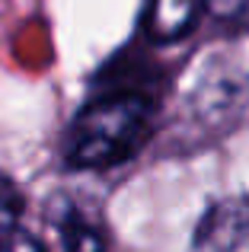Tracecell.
<instances>
[{
    "instance_id": "cell-7",
    "label": "cell",
    "mask_w": 249,
    "mask_h": 252,
    "mask_svg": "<svg viewBox=\"0 0 249 252\" xmlns=\"http://www.w3.org/2000/svg\"><path fill=\"white\" fill-rule=\"evenodd\" d=\"M0 252H42L35 236L23 233V230H13L10 236H3L0 240Z\"/></svg>"
},
{
    "instance_id": "cell-2",
    "label": "cell",
    "mask_w": 249,
    "mask_h": 252,
    "mask_svg": "<svg viewBox=\"0 0 249 252\" xmlns=\"http://www.w3.org/2000/svg\"><path fill=\"white\" fill-rule=\"evenodd\" d=\"M192 252H249V201H218L198 220Z\"/></svg>"
},
{
    "instance_id": "cell-3",
    "label": "cell",
    "mask_w": 249,
    "mask_h": 252,
    "mask_svg": "<svg viewBox=\"0 0 249 252\" xmlns=\"http://www.w3.org/2000/svg\"><path fill=\"white\" fill-rule=\"evenodd\" d=\"M201 6H205V0H147V13H144L147 35L156 42L182 38L198 19Z\"/></svg>"
},
{
    "instance_id": "cell-4",
    "label": "cell",
    "mask_w": 249,
    "mask_h": 252,
    "mask_svg": "<svg viewBox=\"0 0 249 252\" xmlns=\"http://www.w3.org/2000/svg\"><path fill=\"white\" fill-rule=\"evenodd\" d=\"M61 240H64V252H106L102 230L93 220H87L80 211L67 214V220L61 227Z\"/></svg>"
},
{
    "instance_id": "cell-5",
    "label": "cell",
    "mask_w": 249,
    "mask_h": 252,
    "mask_svg": "<svg viewBox=\"0 0 249 252\" xmlns=\"http://www.w3.org/2000/svg\"><path fill=\"white\" fill-rule=\"evenodd\" d=\"M16 217H19V195H16V189L0 176V240L16 230Z\"/></svg>"
},
{
    "instance_id": "cell-1",
    "label": "cell",
    "mask_w": 249,
    "mask_h": 252,
    "mask_svg": "<svg viewBox=\"0 0 249 252\" xmlns=\"http://www.w3.org/2000/svg\"><path fill=\"white\" fill-rule=\"evenodd\" d=\"M150 137V99L112 90L93 99L70 125L67 160L83 169H106L128 160Z\"/></svg>"
},
{
    "instance_id": "cell-6",
    "label": "cell",
    "mask_w": 249,
    "mask_h": 252,
    "mask_svg": "<svg viewBox=\"0 0 249 252\" xmlns=\"http://www.w3.org/2000/svg\"><path fill=\"white\" fill-rule=\"evenodd\" d=\"M214 16L233 26H249V0H208Z\"/></svg>"
}]
</instances>
